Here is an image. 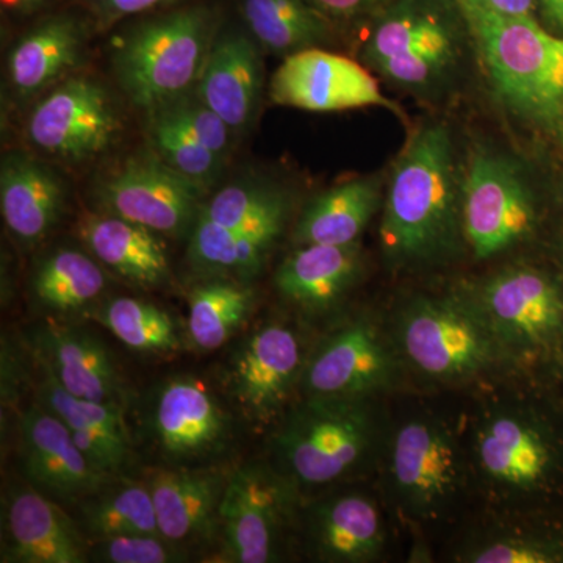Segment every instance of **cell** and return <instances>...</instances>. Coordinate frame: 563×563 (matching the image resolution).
Segmentation results:
<instances>
[{
	"label": "cell",
	"instance_id": "1",
	"mask_svg": "<svg viewBox=\"0 0 563 563\" xmlns=\"http://www.w3.org/2000/svg\"><path fill=\"white\" fill-rule=\"evenodd\" d=\"M450 129L422 128L407 143L390 177L380 242L396 265L450 257L463 233V184Z\"/></svg>",
	"mask_w": 563,
	"mask_h": 563
},
{
	"label": "cell",
	"instance_id": "2",
	"mask_svg": "<svg viewBox=\"0 0 563 563\" xmlns=\"http://www.w3.org/2000/svg\"><path fill=\"white\" fill-rule=\"evenodd\" d=\"M496 92L510 110L533 121L563 111V36L529 18L503 16L473 0L461 3Z\"/></svg>",
	"mask_w": 563,
	"mask_h": 563
},
{
	"label": "cell",
	"instance_id": "3",
	"mask_svg": "<svg viewBox=\"0 0 563 563\" xmlns=\"http://www.w3.org/2000/svg\"><path fill=\"white\" fill-rule=\"evenodd\" d=\"M368 398L307 396L273 437L277 473L295 487H322L355 472L376 439Z\"/></svg>",
	"mask_w": 563,
	"mask_h": 563
},
{
	"label": "cell",
	"instance_id": "4",
	"mask_svg": "<svg viewBox=\"0 0 563 563\" xmlns=\"http://www.w3.org/2000/svg\"><path fill=\"white\" fill-rule=\"evenodd\" d=\"M213 41L209 11H174L144 22L122 41L114 52V73L133 106L155 111L199 84Z\"/></svg>",
	"mask_w": 563,
	"mask_h": 563
},
{
	"label": "cell",
	"instance_id": "5",
	"mask_svg": "<svg viewBox=\"0 0 563 563\" xmlns=\"http://www.w3.org/2000/svg\"><path fill=\"white\" fill-rule=\"evenodd\" d=\"M143 435L163 466H224L239 439L231 406L190 374L168 377L150 395L141 417Z\"/></svg>",
	"mask_w": 563,
	"mask_h": 563
},
{
	"label": "cell",
	"instance_id": "6",
	"mask_svg": "<svg viewBox=\"0 0 563 563\" xmlns=\"http://www.w3.org/2000/svg\"><path fill=\"white\" fill-rule=\"evenodd\" d=\"M401 343L420 372L440 379L473 376L496 357L483 312L450 299H418L402 314Z\"/></svg>",
	"mask_w": 563,
	"mask_h": 563
},
{
	"label": "cell",
	"instance_id": "7",
	"mask_svg": "<svg viewBox=\"0 0 563 563\" xmlns=\"http://www.w3.org/2000/svg\"><path fill=\"white\" fill-rule=\"evenodd\" d=\"M531 188L510 158L481 150L463 181V233L474 254L490 258L533 231Z\"/></svg>",
	"mask_w": 563,
	"mask_h": 563
},
{
	"label": "cell",
	"instance_id": "8",
	"mask_svg": "<svg viewBox=\"0 0 563 563\" xmlns=\"http://www.w3.org/2000/svg\"><path fill=\"white\" fill-rule=\"evenodd\" d=\"M291 509L292 485L276 470L262 465L232 470L221 504V561H279Z\"/></svg>",
	"mask_w": 563,
	"mask_h": 563
},
{
	"label": "cell",
	"instance_id": "9",
	"mask_svg": "<svg viewBox=\"0 0 563 563\" xmlns=\"http://www.w3.org/2000/svg\"><path fill=\"white\" fill-rule=\"evenodd\" d=\"M122 131L109 91L90 77L63 81L33 109L27 139L33 147L65 162H87L109 151Z\"/></svg>",
	"mask_w": 563,
	"mask_h": 563
},
{
	"label": "cell",
	"instance_id": "10",
	"mask_svg": "<svg viewBox=\"0 0 563 563\" xmlns=\"http://www.w3.org/2000/svg\"><path fill=\"white\" fill-rule=\"evenodd\" d=\"M206 191L155 154L125 162L102 181L98 195L107 213L163 235L181 236L195 228Z\"/></svg>",
	"mask_w": 563,
	"mask_h": 563
},
{
	"label": "cell",
	"instance_id": "11",
	"mask_svg": "<svg viewBox=\"0 0 563 563\" xmlns=\"http://www.w3.org/2000/svg\"><path fill=\"white\" fill-rule=\"evenodd\" d=\"M302 373L298 335L285 325L266 324L232 352L222 384L236 412L266 424L284 409Z\"/></svg>",
	"mask_w": 563,
	"mask_h": 563
},
{
	"label": "cell",
	"instance_id": "12",
	"mask_svg": "<svg viewBox=\"0 0 563 563\" xmlns=\"http://www.w3.org/2000/svg\"><path fill=\"white\" fill-rule=\"evenodd\" d=\"M273 102L309 111L380 107L404 118L401 107L384 95L372 73L344 55L309 47L285 57L269 87Z\"/></svg>",
	"mask_w": 563,
	"mask_h": 563
},
{
	"label": "cell",
	"instance_id": "13",
	"mask_svg": "<svg viewBox=\"0 0 563 563\" xmlns=\"http://www.w3.org/2000/svg\"><path fill=\"white\" fill-rule=\"evenodd\" d=\"M20 461L29 485L63 507H74L111 476L99 472L65 422L35 402L21 415Z\"/></svg>",
	"mask_w": 563,
	"mask_h": 563
},
{
	"label": "cell",
	"instance_id": "14",
	"mask_svg": "<svg viewBox=\"0 0 563 563\" xmlns=\"http://www.w3.org/2000/svg\"><path fill=\"white\" fill-rule=\"evenodd\" d=\"M29 344L40 368L69 395L128 409V380L109 347L91 332L49 320L29 332Z\"/></svg>",
	"mask_w": 563,
	"mask_h": 563
},
{
	"label": "cell",
	"instance_id": "15",
	"mask_svg": "<svg viewBox=\"0 0 563 563\" xmlns=\"http://www.w3.org/2000/svg\"><path fill=\"white\" fill-rule=\"evenodd\" d=\"M391 477L410 514L442 512L462 483L461 455L446 428L432 420L406 422L393 440Z\"/></svg>",
	"mask_w": 563,
	"mask_h": 563
},
{
	"label": "cell",
	"instance_id": "16",
	"mask_svg": "<svg viewBox=\"0 0 563 563\" xmlns=\"http://www.w3.org/2000/svg\"><path fill=\"white\" fill-rule=\"evenodd\" d=\"M231 473L224 466L152 470L144 483L162 536L188 554L220 543L221 504Z\"/></svg>",
	"mask_w": 563,
	"mask_h": 563
},
{
	"label": "cell",
	"instance_id": "17",
	"mask_svg": "<svg viewBox=\"0 0 563 563\" xmlns=\"http://www.w3.org/2000/svg\"><path fill=\"white\" fill-rule=\"evenodd\" d=\"M2 562L85 563L90 540L65 507L31 487L13 488L2 509Z\"/></svg>",
	"mask_w": 563,
	"mask_h": 563
},
{
	"label": "cell",
	"instance_id": "18",
	"mask_svg": "<svg viewBox=\"0 0 563 563\" xmlns=\"http://www.w3.org/2000/svg\"><path fill=\"white\" fill-rule=\"evenodd\" d=\"M483 314L496 339L520 346L550 342L563 329V295L547 274L510 268L481 292Z\"/></svg>",
	"mask_w": 563,
	"mask_h": 563
},
{
	"label": "cell",
	"instance_id": "19",
	"mask_svg": "<svg viewBox=\"0 0 563 563\" xmlns=\"http://www.w3.org/2000/svg\"><path fill=\"white\" fill-rule=\"evenodd\" d=\"M390 352L372 322L355 321L332 335L303 368L307 396L368 398L391 383Z\"/></svg>",
	"mask_w": 563,
	"mask_h": 563
},
{
	"label": "cell",
	"instance_id": "20",
	"mask_svg": "<svg viewBox=\"0 0 563 563\" xmlns=\"http://www.w3.org/2000/svg\"><path fill=\"white\" fill-rule=\"evenodd\" d=\"M41 373L36 402L65 422L99 472L111 477L129 474L135 466L136 451L124 407L76 398L63 390L49 374L43 369Z\"/></svg>",
	"mask_w": 563,
	"mask_h": 563
},
{
	"label": "cell",
	"instance_id": "21",
	"mask_svg": "<svg viewBox=\"0 0 563 563\" xmlns=\"http://www.w3.org/2000/svg\"><path fill=\"white\" fill-rule=\"evenodd\" d=\"M476 455L484 476L509 492L536 490L554 468L553 446L520 413L492 415L477 431Z\"/></svg>",
	"mask_w": 563,
	"mask_h": 563
},
{
	"label": "cell",
	"instance_id": "22",
	"mask_svg": "<svg viewBox=\"0 0 563 563\" xmlns=\"http://www.w3.org/2000/svg\"><path fill=\"white\" fill-rule=\"evenodd\" d=\"M66 188L54 169L21 152L7 155L0 168V209L16 242L35 246L60 221Z\"/></svg>",
	"mask_w": 563,
	"mask_h": 563
},
{
	"label": "cell",
	"instance_id": "23",
	"mask_svg": "<svg viewBox=\"0 0 563 563\" xmlns=\"http://www.w3.org/2000/svg\"><path fill=\"white\" fill-rule=\"evenodd\" d=\"M306 536L314 558L322 562H369L385 544L377 504L362 493H342L313 504L306 518Z\"/></svg>",
	"mask_w": 563,
	"mask_h": 563
},
{
	"label": "cell",
	"instance_id": "24",
	"mask_svg": "<svg viewBox=\"0 0 563 563\" xmlns=\"http://www.w3.org/2000/svg\"><path fill=\"white\" fill-rule=\"evenodd\" d=\"M262 57L242 32L214 38L198 84V96L232 131L250 128L262 95Z\"/></svg>",
	"mask_w": 563,
	"mask_h": 563
},
{
	"label": "cell",
	"instance_id": "25",
	"mask_svg": "<svg viewBox=\"0 0 563 563\" xmlns=\"http://www.w3.org/2000/svg\"><path fill=\"white\" fill-rule=\"evenodd\" d=\"M88 251L103 268L141 288L172 279L168 252L157 232L114 214H92L80 228Z\"/></svg>",
	"mask_w": 563,
	"mask_h": 563
},
{
	"label": "cell",
	"instance_id": "26",
	"mask_svg": "<svg viewBox=\"0 0 563 563\" xmlns=\"http://www.w3.org/2000/svg\"><path fill=\"white\" fill-rule=\"evenodd\" d=\"M361 268L358 243L307 244L282 263L276 287L282 298L307 312L320 313L342 301Z\"/></svg>",
	"mask_w": 563,
	"mask_h": 563
},
{
	"label": "cell",
	"instance_id": "27",
	"mask_svg": "<svg viewBox=\"0 0 563 563\" xmlns=\"http://www.w3.org/2000/svg\"><path fill=\"white\" fill-rule=\"evenodd\" d=\"M285 222L287 214H282L258 224L228 229L199 214L188 251L192 268L211 277L246 282L261 272Z\"/></svg>",
	"mask_w": 563,
	"mask_h": 563
},
{
	"label": "cell",
	"instance_id": "28",
	"mask_svg": "<svg viewBox=\"0 0 563 563\" xmlns=\"http://www.w3.org/2000/svg\"><path fill=\"white\" fill-rule=\"evenodd\" d=\"M84 29L69 16L52 18L22 36L9 54L11 90L32 98L65 77L84 57Z\"/></svg>",
	"mask_w": 563,
	"mask_h": 563
},
{
	"label": "cell",
	"instance_id": "29",
	"mask_svg": "<svg viewBox=\"0 0 563 563\" xmlns=\"http://www.w3.org/2000/svg\"><path fill=\"white\" fill-rule=\"evenodd\" d=\"M459 35L461 24L446 0H393L374 24L363 62L376 70L406 52Z\"/></svg>",
	"mask_w": 563,
	"mask_h": 563
},
{
	"label": "cell",
	"instance_id": "30",
	"mask_svg": "<svg viewBox=\"0 0 563 563\" xmlns=\"http://www.w3.org/2000/svg\"><path fill=\"white\" fill-rule=\"evenodd\" d=\"M380 206V181L374 177L344 181L307 206L295 229V242L307 244L357 243Z\"/></svg>",
	"mask_w": 563,
	"mask_h": 563
},
{
	"label": "cell",
	"instance_id": "31",
	"mask_svg": "<svg viewBox=\"0 0 563 563\" xmlns=\"http://www.w3.org/2000/svg\"><path fill=\"white\" fill-rule=\"evenodd\" d=\"M73 509L77 525L90 543L133 533L162 536L150 487L129 474L111 477Z\"/></svg>",
	"mask_w": 563,
	"mask_h": 563
},
{
	"label": "cell",
	"instance_id": "32",
	"mask_svg": "<svg viewBox=\"0 0 563 563\" xmlns=\"http://www.w3.org/2000/svg\"><path fill=\"white\" fill-rule=\"evenodd\" d=\"M107 277L96 258L77 250H58L43 258L31 279L33 301L44 312H79L98 301Z\"/></svg>",
	"mask_w": 563,
	"mask_h": 563
},
{
	"label": "cell",
	"instance_id": "33",
	"mask_svg": "<svg viewBox=\"0 0 563 563\" xmlns=\"http://www.w3.org/2000/svg\"><path fill=\"white\" fill-rule=\"evenodd\" d=\"M244 20L254 38L276 55L320 47L331 25L309 0H242Z\"/></svg>",
	"mask_w": 563,
	"mask_h": 563
},
{
	"label": "cell",
	"instance_id": "34",
	"mask_svg": "<svg viewBox=\"0 0 563 563\" xmlns=\"http://www.w3.org/2000/svg\"><path fill=\"white\" fill-rule=\"evenodd\" d=\"M255 292L244 282L214 277L192 288L188 296V335L202 351L224 346L243 328Z\"/></svg>",
	"mask_w": 563,
	"mask_h": 563
},
{
	"label": "cell",
	"instance_id": "35",
	"mask_svg": "<svg viewBox=\"0 0 563 563\" xmlns=\"http://www.w3.org/2000/svg\"><path fill=\"white\" fill-rule=\"evenodd\" d=\"M95 320L133 351L158 354L181 346L179 329L172 314L141 299H111L99 307Z\"/></svg>",
	"mask_w": 563,
	"mask_h": 563
},
{
	"label": "cell",
	"instance_id": "36",
	"mask_svg": "<svg viewBox=\"0 0 563 563\" xmlns=\"http://www.w3.org/2000/svg\"><path fill=\"white\" fill-rule=\"evenodd\" d=\"M151 114L150 140L155 154L181 176L209 188L220 176L222 158L199 143L169 107Z\"/></svg>",
	"mask_w": 563,
	"mask_h": 563
},
{
	"label": "cell",
	"instance_id": "37",
	"mask_svg": "<svg viewBox=\"0 0 563 563\" xmlns=\"http://www.w3.org/2000/svg\"><path fill=\"white\" fill-rule=\"evenodd\" d=\"M288 214V202L276 188L262 181L242 180L218 191L201 217L222 228L239 229Z\"/></svg>",
	"mask_w": 563,
	"mask_h": 563
},
{
	"label": "cell",
	"instance_id": "38",
	"mask_svg": "<svg viewBox=\"0 0 563 563\" xmlns=\"http://www.w3.org/2000/svg\"><path fill=\"white\" fill-rule=\"evenodd\" d=\"M190 554L157 533L109 537L90 543L88 562L99 563H176Z\"/></svg>",
	"mask_w": 563,
	"mask_h": 563
},
{
	"label": "cell",
	"instance_id": "39",
	"mask_svg": "<svg viewBox=\"0 0 563 563\" xmlns=\"http://www.w3.org/2000/svg\"><path fill=\"white\" fill-rule=\"evenodd\" d=\"M166 107L174 111V114L179 118L181 124L207 150L221 158L228 155L229 146H231L232 129L199 96L198 99L185 96L179 101L169 103Z\"/></svg>",
	"mask_w": 563,
	"mask_h": 563
},
{
	"label": "cell",
	"instance_id": "40",
	"mask_svg": "<svg viewBox=\"0 0 563 563\" xmlns=\"http://www.w3.org/2000/svg\"><path fill=\"white\" fill-rule=\"evenodd\" d=\"M473 563H554L562 553L554 544L529 537H504L483 544L468 554Z\"/></svg>",
	"mask_w": 563,
	"mask_h": 563
},
{
	"label": "cell",
	"instance_id": "41",
	"mask_svg": "<svg viewBox=\"0 0 563 563\" xmlns=\"http://www.w3.org/2000/svg\"><path fill=\"white\" fill-rule=\"evenodd\" d=\"M310 3L324 14L336 20H352L369 13H380L393 0H309Z\"/></svg>",
	"mask_w": 563,
	"mask_h": 563
},
{
	"label": "cell",
	"instance_id": "42",
	"mask_svg": "<svg viewBox=\"0 0 563 563\" xmlns=\"http://www.w3.org/2000/svg\"><path fill=\"white\" fill-rule=\"evenodd\" d=\"M163 2L166 0H101V7L103 16L122 18L154 9Z\"/></svg>",
	"mask_w": 563,
	"mask_h": 563
},
{
	"label": "cell",
	"instance_id": "43",
	"mask_svg": "<svg viewBox=\"0 0 563 563\" xmlns=\"http://www.w3.org/2000/svg\"><path fill=\"white\" fill-rule=\"evenodd\" d=\"M463 2H466V0H462L461 3ZM473 2H477L485 9L495 11V13L503 14V16L512 18L531 16L533 5H536V0H473Z\"/></svg>",
	"mask_w": 563,
	"mask_h": 563
},
{
	"label": "cell",
	"instance_id": "44",
	"mask_svg": "<svg viewBox=\"0 0 563 563\" xmlns=\"http://www.w3.org/2000/svg\"><path fill=\"white\" fill-rule=\"evenodd\" d=\"M540 2L550 24L563 32V0H540Z\"/></svg>",
	"mask_w": 563,
	"mask_h": 563
},
{
	"label": "cell",
	"instance_id": "45",
	"mask_svg": "<svg viewBox=\"0 0 563 563\" xmlns=\"http://www.w3.org/2000/svg\"><path fill=\"white\" fill-rule=\"evenodd\" d=\"M43 2L44 0H2V5L13 11H31Z\"/></svg>",
	"mask_w": 563,
	"mask_h": 563
},
{
	"label": "cell",
	"instance_id": "46",
	"mask_svg": "<svg viewBox=\"0 0 563 563\" xmlns=\"http://www.w3.org/2000/svg\"><path fill=\"white\" fill-rule=\"evenodd\" d=\"M455 2L461 3V2H462V0H455Z\"/></svg>",
	"mask_w": 563,
	"mask_h": 563
}]
</instances>
